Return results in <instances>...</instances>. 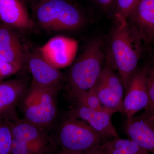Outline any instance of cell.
Instances as JSON below:
<instances>
[{"mask_svg": "<svg viewBox=\"0 0 154 154\" xmlns=\"http://www.w3.org/2000/svg\"><path fill=\"white\" fill-rule=\"evenodd\" d=\"M114 18L106 61L117 72L125 90L137 70L143 51V42L126 18L117 13Z\"/></svg>", "mask_w": 154, "mask_h": 154, "instance_id": "cell-1", "label": "cell"}, {"mask_svg": "<svg viewBox=\"0 0 154 154\" xmlns=\"http://www.w3.org/2000/svg\"><path fill=\"white\" fill-rule=\"evenodd\" d=\"M102 39L90 42L82 53L72 64L66 78V90L73 101L95 85L104 68L106 52Z\"/></svg>", "mask_w": 154, "mask_h": 154, "instance_id": "cell-2", "label": "cell"}, {"mask_svg": "<svg viewBox=\"0 0 154 154\" xmlns=\"http://www.w3.org/2000/svg\"><path fill=\"white\" fill-rule=\"evenodd\" d=\"M37 22L42 27L51 31L77 30L85 22L82 14L67 0H44L35 10Z\"/></svg>", "mask_w": 154, "mask_h": 154, "instance_id": "cell-3", "label": "cell"}, {"mask_svg": "<svg viewBox=\"0 0 154 154\" xmlns=\"http://www.w3.org/2000/svg\"><path fill=\"white\" fill-rule=\"evenodd\" d=\"M58 139L62 149L89 154L101 146L103 138L85 122L68 115L60 127Z\"/></svg>", "mask_w": 154, "mask_h": 154, "instance_id": "cell-4", "label": "cell"}, {"mask_svg": "<svg viewBox=\"0 0 154 154\" xmlns=\"http://www.w3.org/2000/svg\"><path fill=\"white\" fill-rule=\"evenodd\" d=\"M57 91L32 84L24 101L25 120L44 128L52 123L57 115Z\"/></svg>", "mask_w": 154, "mask_h": 154, "instance_id": "cell-5", "label": "cell"}, {"mask_svg": "<svg viewBox=\"0 0 154 154\" xmlns=\"http://www.w3.org/2000/svg\"><path fill=\"white\" fill-rule=\"evenodd\" d=\"M105 60V66L92 89L103 106L115 113L122 112L124 88L118 73Z\"/></svg>", "mask_w": 154, "mask_h": 154, "instance_id": "cell-6", "label": "cell"}, {"mask_svg": "<svg viewBox=\"0 0 154 154\" xmlns=\"http://www.w3.org/2000/svg\"><path fill=\"white\" fill-rule=\"evenodd\" d=\"M78 48L76 40L57 36L39 48L38 51L51 65L60 70L71 65L75 60Z\"/></svg>", "mask_w": 154, "mask_h": 154, "instance_id": "cell-7", "label": "cell"}, {"mask_svg": "<svg viewBox=\"0 0 154 154\" xmlns=\"http://www.w3.org/2000/svg\"><path fill=\"white\" fill-rule=\"evenodd\" d=\"M147 72V65L137 69L125 89L122 113L127 117L134 116L148 105Z\"/></svg>", "mask_w": 154, "mask_h": 154, "instance_id": "cell-8", "label": "cell"}, {"mask_svg": "<svg viewBox=\"0 0 154 154\" xmlns=\"http://www.w3.org/2000/svg\"><path fill=\"white\" fill-rule=\"evenodd\" d=\"M114 113L113 110L98 111L76 105L69 111L68 115L85 122L105 139L119 136L111 121V116Z\"/></svg>", "mask_w": 154, "mask_h": 154, "instance_id": "cell-9", "label": "cell"}, {"mask_svg": "<svg viewBox=\"0 0 154 154\" xmlns=\"http://www.w3.org/2000/svg\"><path fill=\"white\" fill-rule=\"evenodd\" d=\"M28 66L33 78L32 85L58 90L63 80L61 72L49 63L38 51L29 57Z\"/></svg>", "mask_w": 154, "mask_h": 154, "instance_id": "cell-10", "label": "cell"}, {"mask_svg": "<svg viewBox=\"0 0 154 154\" xmlns=\"http://www.w3.org/2000/svg\"><path fill=\"white\" fill-rule=\"evenodd\" d=\"M127 19L144 43L154 44V0H140Z\"/></svg>", "mask_w": 154, "mask_h": 154, "instance_id": "cell-11", "label": "cell"}, {"mask_svg": "<svg viewBox=\"0 0 154 154\" xmlns=\"http://www.w3.org/2000/svg\"><path fill=\"white\" fill-rule=\"evenodd\" d=\"M8 120L11 126L13 138L48 151L51 141L44 128L25 119H17L16 116Z\"/></svg>", "mask_w": 154, "mask_h": 154, "instance_id": "cell-12", "label": "cell"}, {"mask_svg": "<svg viewBox=\"0 0 154 154\" xmlns=\"http://www.w3.org/2000/svg\"><path fill=\"white\" fill-rule=\"evenodd\" d=\"M127 118L125 130L129 138L154 154V123L143 115Z\"/></svg>", "mask_w": 154, "mask_h": 154, "instance_id": "cell-13", "label": "cell"}, {"mask_svg": "<svg viewBox=\"0 0 154 154\" xmlns=\"http://www.w3.org/2000/svg\"><path fill=\"white\" fill-rule=\"evenodd\" d=\"M21 79L0 81V117L9 119L16 116L15 108L26 90Z\"/></svg>", "mask_w": 154, "mask_h": 154, "instance_id": "cell-14", "label": "cell"}, {"mask_svg": "<svg viewBox=\"0 0 154 154\" xmlns=\"http://www.w3.org/2000/svg\"><path fill=\"white\" fill-rule=\"evenodd\" d=\"M0 20L7 26L20 30L30 29L33 26L20 0H0Z\"/></svg>", "mask_w": 154, "mask_h": 154, "instance_id": "cell-15", "label": "cell"}, {"mask_svg": "<svg viewBox=\"0 0 154 154\" xmlns=\"http://www.w3.org/2000/svg\"><path fill=\"white\" fill-rule=\"evenodd\" d=\"M0 58L22 69L25 57L16 33L8 27H0Z\"/></svg>", "mask_w": 154, "mask_h": 154, "instance_id": "cell-16", "label": "cell"}, {"mask_svg": "<svg viewBox=\"0 0 154 154\" xmlns=\"http://www.w3.org/2000/svg\"><path fill=\"white\" fill-rule=\"evenodd\" d=\"M147 86L149 104L143 115L154 123V57L150 63L147 65Z\"/></svg>", "mask_w": 154, "mask_h": 154, "instance_id": "cell-17", "label": "cell"}, {"mask_svg": "<svg viewBox=\"0 0 154 154\" xmlns=\"http://www.w3.org/2000/svg\"><path fill=\"white\" fill-rule=\"evenodd\" d=\"M116 149L124 154H149L148 151L141 147L130 139L117 137L109 140Z\"/></svg>", "mask_w": 154, "mask_h": 154, "instance_id": "cell-18", "label": "cell"}, {"mask_svg": "<svg viewBox=\"0 0 154 154\" xmlns=\"http://www.w3.org/2000/svg\"><path fill=\"white\" fill-rule=\"evenodd\" d=\"M74 101L75 102L76 105H82L92 110L98 111L110 110L103 106L92 88L80 94Z\"/></svg>", "mask_w": 154, "mask_h": 154, "instance_id": "cell-19", "label": "cell"}, {"mask_svg": "<svg viewBox=\"0 0 154 154\" xmlns=\"http://www.w3.org/2000/svg\"><path fill=\"white\" fill-rule=\"evenodd\" d=\"M12 138L8 121L0 117V154H11Z\"/></svg>", "mask_w": 154, "mask_h": 154, "instance_id": "cell-20", "label": "cell"}, {"mask_svg": "<svg viewBox=\"0 0 154 154\" xmlns=\"http://www.w3.org/2000/svg\"><path fill=\"white\" fill-rule=\"evenodd\" d=\"M48 152L36 146L12 138L11 154H46Z\"/></svg>", "mask_w": 154, "mask_h": 154, "instance_id": "cell-21", "label": "cell"}, {"mask_svg": "<svg viewBox=\"0 0 154 154\" xmlns=\"http://www.w3.org/2000/svg\"><path fill=\"white\" fill-rule=\"evenodd\" d=\"M140 0H116V12L127 19Z\"/></svg>", "mask_w": 154, "mask_h": 154, "instance_id": "cell-22", "label": "cell"}, {"mask_svg": "<svg viewBox=\"0 0 154 154\" xmlns=\"http://www.w3.org/2000/svg\"><path fill=\"white\" fill-rule=\"evenodd\" d=\"M21 70L18 67L4 61L0 58V81L5 80Z\"/></svg>", "mask_w": 154, "mask_h": 154, "instance_id": "cell-23", "label": "cell"}, {"mask_svg": "<svg viewBox=\"0 0 154 154\" xmlns=\"http://www.w3.org/2000/svg\"><path fill=\"white\" fill-rule=\"evenodd\" d=\"M94 1L97 4L103 8H107L112 4L114 0H94Z\"/></svg>", "mask_w": 154, "mask_h": 154, "instance_id": "cell-24", "label": "cell"}, {"mask_svg": "<svg viewBox=\"0 0 154 154\" xmlns=\"http://www.w3.org/2000/svg\"><path fill=\"white\" fill-rule=\"evenodd\" d=\"M89 154H107L105 150V147L103 146V143L99 147L93 151Z\"/></svg>", "mask_w": 154, "mask_h": 154, "instance_id": "cell-25", "label": "cell"}, {"mask_svg": "<svg viewBox=\"0 0 154 154\" xmlns=\"http://www.w3.org/2000/svg\"><path fill=\"white\" fill-rule=\"evenodd\" d=\"M60 154H87L83 152L74 151L69 150L66 149H62V150Z\"/></svg>", "mask_w": 154, "mask_h": 154, "instance_id": "cell-26", "label": "cell"}, {"mask_svg": "<svg viewBox=\"0 0 154 154\" xmlns=\"http://www.w3.org/2000/svg\"><path fill=\"white\" fill-rule=\"evenodd\" d=\"M40 1V2H42V1H44V0H39Z\"/></svg>", "mask_w": 154, "mask_h": 154, "instance_id": "cell-27", "label": "cell"}, {"mask_svg": "<svg viewBox=\"0 0 154 154\" xmlns=\"http://www.w3.org/2000/svg\"><path fill=\"white\" fill-rule=\"evenodd\" d=\"M67 1H74V0H67Z\"/></svg>", "mask_w": 154, "mask_h": 154, "instance_id": "cell-28", "label": "cell"}]
</instances>
